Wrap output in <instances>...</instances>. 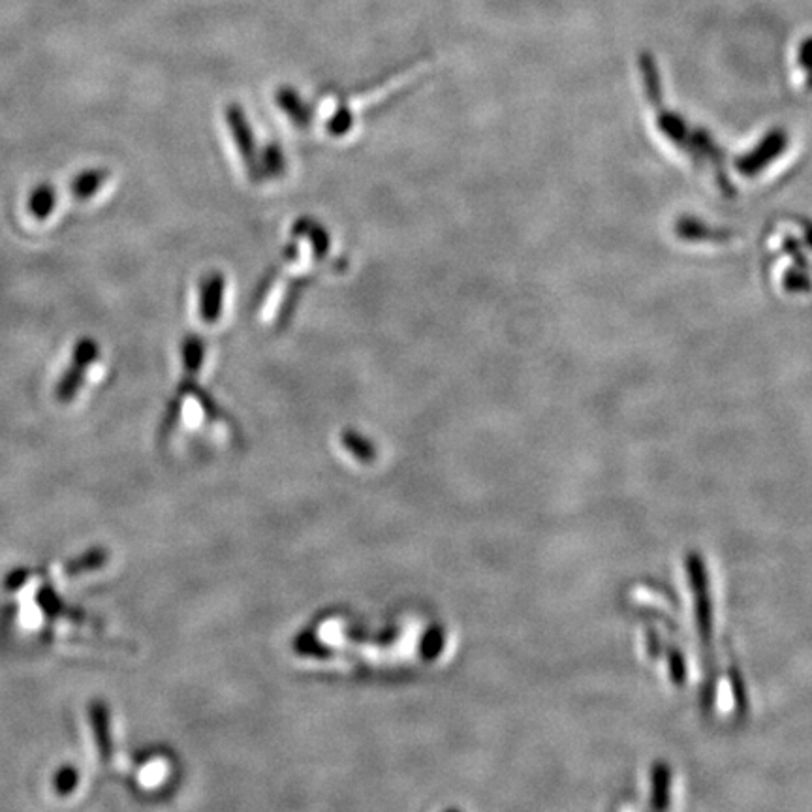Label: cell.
<instances>
[{
  "label": "cell",
  "instance_id": "52a82bcc",
  "mask_svg": "<svg viewBox=\"0 0 812 812\" xmlns=\"http://www.w3.org/2000/svg\"><path fill=\"white\" fill-rule=\"evenodd\" d=\"M36 600H38L40 609L46 613L49 619H55V617L63 615L64 609H66L64 608L63 598L59 596V593H57L49 583L40 587Z\"/></svg>",
  "mask_w": 812,
  "mask_h": 812
},
{
  "label": "cell",
  "instance_id": "7a4b0ae2",
  "mask_svg": "<svg viewBox=\"0 0 812 812\" xmlns=\"http://www.w3.org/2000/svg\"><path fill=\"white\" fill-rule=\"evenodd\" d=\"M108 179H110V172L106 168L83 170L70 181V192L76 200H81V202L91 200L94 194L106 185Z\"/></svg>",
  "mask_w": 812,
  "mask_h": 812
},
{
  "label": "cell",
  "instance_id": "9c48e42d",
  "mask_svg": "<svg viewBox=\"0 0 812 812\" xmlns=\"http://www.w3.org/2000/svg\"><path fill=\"white\" fill-rule=\"evenodd\" d=\"M29 578H31L29 568H16V570H12V572L4 578V589L10 591V593L19 591V589L29 581Z\"/></svg>",
  "mask_w": 812,
  "mask_h": 812
},
{
  "label": "cell",
  "instance_id": "5b68a950",
  "mask_svg": "<svg viewBox=\"0 0 812 812\" xmlns=\"http://www.w3.org/2000/svg\"><path fill=\"white\" fill-rule=\"evenodd\" d=\"M85 375H87L85 367L70 363V367L64 371L55 386V399L59 403H70L72 399H76L81 386L85 384Z\"/></svg>",
  "mask_w": 812,
  "mask_h": 812
},
{
  "label": "cell",
  "instance_id": "8992f818",
  "mask_svg": "<svg viewBox=\"0 0 812 812\" xmlns=\"http://www.w3.org/2000/svg\"><path fill=\"white\" fill-rule=\"evenodd\" d=\"M98 358H100V344L96 343L93 337H81L74 343L70 363H76L79 367L89 369L98 361Z\"/></svg>",
  "mask_w": 812,
  "mask_h": 812
},
{
  "label": "cell",
  "instance_id": "3957f363",
  "mask_svg": "<svg viewBox=\"0 0 812 812\" xmlns=\"http://www.w3.org/2000/svg\"><path fill=\"white\" fill-rule=\"evenodd\" d=\"M57 205V192L53 185L42 183L32 188L27 200V209L36 220H46L53 215Z\"/></svg>",
  "mask_w": 812,
  "mask_h": 812
},
{
  "label": "cell",
  "instance_id": "277c9868",
  "mask_svg": "<svg viewBox=\"0 0 812 812\" xmlns=\"http://www.w3.org/2000/svg\"><path fill=\"white\" fill-rule=\"evenodd\" d=\"M108 557H110V553L104 547H93V549L85 551L83 555L72 559L70 563H66L64 574L68 578H76L81 574L93 572V570H98V568H102L104 564L108 563Z\"/></svg>",
  "mask_w": 812,
  "mask_h": 812
},
{
  "label": "cell",
  "instance_id": "ba28073f",
  "mask_svg": "<svg viewBox=\"0 0 812 812\" xmlns=\"http://www.w3.org/2000/svg\"><path fill=\"white\" fill-rule=\"evenodd\" d=\"M79 784L78 769L74 766H63L53 777V790L57 796H70Z\"/></svg>",
  "mask_w": 812,
  "mask_h": 812
},
{
  "label": "cell",
  "instance_id": "6da1fadb",
  "mask_svg": "<svg viewBox=\"0 0 812 812\" xmlns=\"http://www.w3.org/2000/svg\"><path fill=\"white\" fill-rule=\"evenodd\" d=\"M91 724H93L94 739L96 747L100 752V760L108 764L113 756V741H111L110 709L102 702H93L89 707Z\"/></svg>",
  "mask_w": 812,
  "mask_h": 812
}]
</instances>
